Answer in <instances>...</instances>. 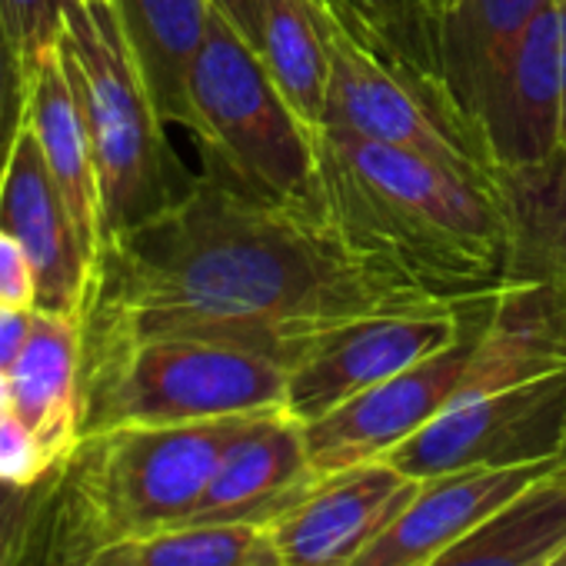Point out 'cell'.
<instances>
[{
  "label": "cell",
  "instance_id": "obj_1",
  "mask_svg": "<svg viewBox=\"0 0 566 566\" xmlns=\"http://www.w3.org/2000/svg\"><path fill=\"white\" fill-rule=\"evenodd\" d=\"M450 307L357 253L324 207L266 203L200 174L104 243L81 317L84 337H197L294 367L344 324Z\"/></svg>",
  "mask_w": 566,
  "mask_h": 566
},
{
  "label": "cell",
  "instance_id": "obj_2",
  "mask_svg": "<svg viewBox=\"0 0 566 566\" xmlns=\"http://www.w3.org/2000/svg\"><path fill=\"white\" fill-rule=\"evenodd\" d=\"M321 197L344 240L413 283L463 304L510 280L513 223L496 184L347 130H317Z\"/></svg>",
  "mask_w": 566,
  "mask_h": 566
},
{
  "label": "cell",
  "instance_id": "obj_3",
  "mask_svg": "<svg viewBox=\"0 0 566 566\" xmlns=\"http://www.w3.org/2000/svg\"><path fill=\"white\" fill-rule=\"evenodd\" d=\"M253 417L81 437L54 496L48 563L74 566L107 543L187 526L227 447Z\"/></svg>",
  "mask_w": 566,
  "mask_h": 566
},
{
  "label": "cell",
  "instance_id": "obj_4",
  "mask_svg": "<svg viewBox=\"0 0 566 566\" xmlns=\"http://www.w3.org/2000/svg\"><path fill=\"white\" fill-rule=\"evenodd\" d=\"M57 51L84 107L101 184V233L111 243L164 213L190 177L167 147L164 120L111 0H67Z\"/></svg>",
  "mask_w": 566,
  "mask_h": 566
},
{
  "label": "cell",
  "instance_id": "obj_5",
  "mask_svg": "<svg viewBox=\"0 0 566 566\" xmlns=\"http://www.w3.org/2000/svg\"><path fill=\"white\" fill-rule=\"evenodd\" d=\"M190 137L217 184L266 203L324 207L317 130L217 8L190 71Z\"/></svg>",
  "mask_w": 566,
  "mask_h": 566
},
{
  "label": "cell",
  "instance_id": "obj_6",
  "mask_svg": "<svg viewBox=\"0 0 566 566\" xmlns=\"http://www.w3.org/2000/svg\"><path fill=\"white\" fill-rule=\"evenodd\" d=\"M291 367L237 344L197 337H84L81 437L287 410Z\"/></svg>",
  "mask_w": 566,
  "mask_h": 566
},
{
  "label": "cell",
  "instance_id": "obj_7",
  "mask_svg": "<svg viewBox=\"0 0 566 566\" xmlns=\"http://www.w3.org/2000/svg\"><path fill=\"white\" fill-rule=\"evenodd\" d=\"M314 8L331 57L324 127L413 150L463 177L500 187L483 130L463 114L440 77L374 54L321 0H314Z\"/></svg>",
  "mask_w": 566,
  "mask_h": 566
},
{
  "label": "cell",
  "instance_id": "obj_8",
  "mask_svg": "<svg viewBox=\"0 0 566 566\" xmlns=\"http://www.w3.org/2000/svg\"><path fill=\"white\" fill-rule=\"evenodd\" d=\"M566 437V370L460 400L384 460L413 480L553 463Z\"/></svg>",
  "mask_w": 566,
  "mask_h": 566
},
{
  "label": "cell",
  "instance_id": "obj_9",
  "mask_svg": "<svg viewBox=\"0 0 566 566\" xmlns=\"http://www.w3.org/2000/svg\"><path fill=\"white\" fill-rule=\"evenodd\" d=\"M496 294L500 291H493L480 304L467 331L450 347L350 397L337 410L304 423V440L314 467L321 473H334L357 463L384 460L390 450L420 433L433 417H440L463 387L473 347L490 321Z\"/></svg>",
  "mask_w": 566,
  "mask_h": 566
},
{
  "label": "cell",
  "instance_id": "obj_10",
  "mask_svg": "<svg viewBox=\"0 0 566 566\" xmlns=\"http://www.w3.org/2000/svg\"><path fill=\"white\" fill-rule=\"evenodd\" d=\"M486 297H470L450 311L377 314L331 331L291 367L283 407L301 423L337 410L350 397L450 347Z\"/></svg>",
  "mask_w": 566,
  "mask_h": 566
},
{
  "label": "cell",
  "instance_id": "obj_11",
  "mask_svg": "<svg viewBox=\"0 0 566 566\" xmlns=\"http://www.w3.org/2000/svg\"><path fill=\"white\" fill-rule=\"evenodd\" d=\"M420 480L387 460L321 473L314 490L270 526L283 566H350L407 506Z\"/></svg>",
  "mask_w": 566,
  "mask_h": 566
},
{
  "label": "cell",
  "instance_id": "obj_12",
  "mask_svg": "<svg viewBox=\"0 0 566 566\" xmlns=\"http://www.w3.org/2000/svg\"><path fill=\"white\" fill-rule=\"evenodd\" d=\"M321 480L304 423L287 410L256 413L227 447L187 526H263L287 516Z\"/></svg>",
  "mask_w": 566,
  "mask_h": 566
},
{
  "label": "cell",
  "instance_id": "obj_13",
  "mask_svg": "<svg viewBox=\"0 0 566 566\" xmlns=\"http://www.w3.org/2000/svg\"><path fill=\"white\" fill-rule=\"evenodd\" d=\"M0 230H8L31 256L38 276V311L81 314L94 280V260L77 237L71 210L31 127L21 130L0 180Z\"/></svg>",
  "mask_w": 566,
  "mask_h": 566
},
{
  "label": "cell",
  "instance_id": "obj_14",
  "mask_svg": "<svg viewBox=\"0 0 566 566\" xmlns=\"http://www.w3.org/2000/svg\"><path fill=\"white\" fill-rule=\"evenodd\" d=\"M480 127L496 170L543 164L563 147V31L556 0L530 21L493 81Z\"/></svg>",
  "mask_w": 566,
  "mask_h": 566
},
{
  "label": "cell",
  "instance_id": "obj_15",
  "mask_svg": "<svg viewBox=\"0 0 566 566\" xmlns=\"http://www.w3.org/2000/svg\"><path fill=\"white\" fill-rule=\"evenodd\" d=\"M549 470L553 463H533L506 470H460L420 480L407 506L350 566H427L467 530L483 523Z\"/></svg>",
  "mask_w": 566,
  "mask_h": 566
},
{
  "label": "cell",
  "instance_id": "obj_16",
  "mask_svg": "<svg viewBox=\"0 0 566 566\" xmlns=\"http://www.w3.org/2000/svg\"><path fill=\"white\" fill-rule=\"evenodd\" d=\"M556 370H566V287L559 280H510L496 294L453 403Z\"/></svg>",
  "mask_w": 566,
  "mask_h": 566
},
{
  "label": "cell",
  "instance_id": "obj_17",
  "mask_svg": "<svg viewBox=\"0 0 566 566\" xmlns=\"http://www.w3.org/2000/svg\"><path fill=\"white\" fill-rule=\"evenodd\" d=\"M11 410L64 467L84 423V317L34 311L24 350L8 370Z\"/></svg>",
  "mask_w": 566,
  "mask_h": 566
},
{
  "label": "cell",
  "instance_id": "obj_18",
  "mask_svg": "<svg viewBox=\"0 0 566 566\" xmlns=\"http://www.w3.org/2000/svg\"><path fill=\"white\" fill-rule=\"evenodd\" d=\"M28 127L38 137V147L61 187V197L71 210L84 250L97 263L104 233H101V184L94 167V147H91L81 97L64 71L57 48H51L48 54L28 64Z\"/></svg>",
  "mask_w": 566,
  "mask_h": 566
},
{
  "label": "cell",
  "instance_id": "obj_19",
  "mask_svg": "<svg viewBox=\"0 0 566 566\" xmlns=\"http://www.w3.org/2000/svg\"><path fill=\"white\" fill-rule=\"evenodd\" d=\"M164 124L190 130V71L203 48L210 0H111Z\"/></svg>",
  "mask_w": 566,
  "mask_h": 566
},
{
  "label": "cell",
  "instance_id": "obj_20",
  "mask_svg": "<svg viewBox=\"0 0 566 566\" xmlns=\"http://www.w3.org/2000/svg\"><path fill=\"white\" fill-rule=\"evenodd\" d=\"M546 4L549 0H447L440 24V77L476 127L493 81Z\"/></svg>",
  "mask_w": 566,
  "mask_h": 566
},
{
  "label": "cell",
  "instance_id": "obj_21",
  "mask_svg": "<svg viewBox=\"0 0 566 566\" xmlns=\"http://www.w3.org/2000/svg\"><path fill=\"white\" fill-rule=\"evenodd\" d=\"M566 549V483L539 476L427 566H553Z\"/></svg>",
  "mask_w": 566,
  "mask_h": 566
},
{
  "label": "cell",
  "instance_id": "obj_22",
  "mask_svg": "<svg viewBox=\"0 0 566 566\" xmlns=\"http://www.w3.org/2000/svg\"><path fill=\"white\" fill-rule=\"evenodd\" d=\"M500 190L513 223L510 280H566V150L500 170Z\"/></svg>",
  "mask_w": 566,
  "mask_h": 566
},
{
  "label": "cell",
  "instance_id": "obj_23",
  "mask_svg": "<svg viewBox=\"0 0 566 566\" xmlns=\"http://www.w3.org/2000/svg\"><path fill=\"white\" fill-rule=\"evenodd\" d=\"M256 54L297 117L311 130H321L327 111L331 57L314 0H266Z\"/></svg>",
  "mask_w": 566,
  "mask_h": 566
},
{
  "label": "cell",
  "instance_id": "obj_24",
  "mask_svg": "<svg viewBox=\"0 0 566 566\" xmlns=\"http://www.w3.org/2000/svg\"><path fill=\"white\" fill-rule=\"evenodd\" d=\"M51 566V563H48ZM74 566H283L263 526H174L107 543Z\"/></svg>",
  "mask_w": 566,
  "mask_h": 566
},
{
  "label": "cell",
  "instance_id": "obj_25",
  "mask_svg": "<svg viewBox=\"0 0 566 566\" xmlns=\"http://www.w3.org/2000/svg\"><path fill=\"white\" fill-rule=\"evenodd\" d=\"M321 4L374 54L440 77V24L447 0H321Z\"/></svg>",
  "mask_w": 566,
  "mask_h": 566
},
{
  "label": "cell",
  "instance_id": "obj_26",
  "mask_svg": "<svg viewBox=\"0 0 566 566\" xmlns=\"http://www.w3.org/2000/svg\"><path fill=\"white\" fill-rule=\"evenodd\" d=\"M61 473L64 470H54L38 483L0 480V566H31L48 553Z\"/></svg>",
  "mask_w": 566,
  "mask_h": 566
},
{
  "label": "cell",
  "instance_id": "obj_27",
  "mask_svg": "<svg viewBox=\"0 0 566 566\" xmlns=\"http://www.w3.org/2000/svg\"><path fill=\"white\" fill-rule=\"evenodd\" d=\"M24 127H28V64L14 38L8 34L4 18H0V180H4L8 160Z\"/></svg>",
  "mask_w": 566,
  "mask_h": 566
},
{
  "label": "cell",
  "instance_id": "obj_28",
  "mask_svg": "<svg viewBox=\"0 0 566 566\" xmlns=\"http://www.w3.org/2000/svg\"><path fill=\"white\" fill-rule=\"evenodd\" d=\"M67 0H0V18L8 24L24 64L38 61L61 41Z\"/></svg>",
  "mask_w": 566,
  "mask_h": 566
},
{
  "label": "cell",
  "instance_id": "obj_29",
  "mask_svg": "<svg viewBox=\"0 0 566 566\" xmlns=\"http://www.w3.org/2000/svg\"><path fill=\"white\" fill-rule=\"evenodd\" d=\"M64 470L51 463L38 437L28 430V423L11 410L0 420V480L4 483H38L48 473Z\"/></svg>",
  "mask_w": 566,
  "mask_h": 566
},
{
  "label": "cell",
  "instance_id": "obj_30",
  "mask_svg": "<svg viewBox=\"0 0 566 566\" xmlns=\"http://www.w3.org/2000/svg\"><path fill=\"white\" fill-rule=\"evenodd\" d=\"M0 304L38 311V276L31 256L8 230H0Z\"/></svg>",
  "mask_w": 566,
  "mask_h": 566
},
{
  "label": "cell",
  "instance_id": "obj_31",
  "mask_svg": "<svg viewBox=\"0 0 566 566\" xmlns=\"http://www.w3.org/2000/svg\"><path fill=\"white\" fill-rule=\"evenodd\" d=\"M31 324H34V311L0 304V374H8L18 354L24 350Z\"/></svg>",
  "mask_w": 566,
  "mask_h": 566
},
{
  "label": "cell",
  "instance_id": "obj_32",
  "mask_svg": "<svg viewBox=\"0 0 566 566\" xmlns=\"http://www.w3.org/2000/svg\"><path fill=\"white\" fill-rule=\"evenodd\" d=\"M210 4L243 34V41L256 51L260 44V24H263V4L266 0H210Z\"/></svg>",
  "mask_w": 566,
  "mask_h": 566
},
{
  "label": "cell",
  "instance_id": "obj_33",
  "mask_svg": "<svg viewBox=\"0 0 566 566\" xmlns=\"http://www.w3.org/2000/svg\"><path fill=\"white\" fill-rule=\"evenodd\" d=\"M559 4V31H563V147L566 150V0H556Z\"/></svg>",
  "mask_w": 566,
  "mask_h": 566
},
{
  "label": "cell",
  "instance_id": "obj_34",
  "mask_svg": "<svg viewBox=\"0 0 566 566\" xmlns=\"http://www.w3.org/2000/svg\"><path fill=\"white\" fill-rule=\"evenodd\" d=\"M11 413V394H8V374H0V420Z\"/></svg>",
  "mask_w": 566,
  "mask_h": 566
},
{
  "label": "cell",
  "instance_id": "obj_35",
  "mask_svg": "<svg viewBox=\"0 0 566 566\" xmlns=\"http://www.w3.org/2000/svg\"><path fill=\"white\" fill-rule=\"evenodd\" d=\"M553 476L566 483V437H563V447H559V453L553 460Z\"/></svg>",
  "mask_w": 566,
  "mask_h": 566
},
{
  "label": "cell",
  "instance_id": "obj_36",
  "mask_svg": "<svg viewBox=\"0 0 566 566\" xmlns=\"http://www.w3.org/2000/svg\"><path fill=\"white\" fill-rule=\"evenodd\" d=\"M553 566H566V549H563V553H559V556L553 559Z\"/></svg>",
  "mask_w": 566,
  "mask_h": 566
},
{
  "label": "cell",
  "instance_id": "obj_37",
  "mask_svg": "<svg viewBox=\"0 0 566 566\" xmlns=\"http://www.w3.org/2000/svg\"><path fill=\"white\" fill-rule=\"evenodd\" d=\"M559 283H563V287H566V280H559Z\"/></svg>",
  "mask_w": 566,
  "mask_h": 566
},
{
  "label": "cell",
  "instance_id": "obj_38",
  "mask_svg": "<svg viewBox=\"0 0 566 566\" xmlns=\"http://www.w3.org/2000/svg\"><path fill=\"white\" fill-rule=\"evenodd\" d=\"M44 566H48V563H44Z\"/></svg>",
  "mask_w": 566,
  "mask_h": 566
}]
</instances>
